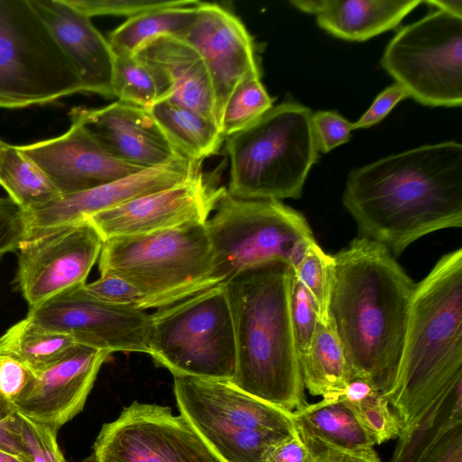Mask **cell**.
<instances>
[{"mask_svg": "<svg viewBox=\"0 0 462 462\" xmlns=\"http://www.w3.org/2000/svg\"><path fill=\"white\" fill-rule=\"evenodd\" d=\"M312 457V452L296 432L273 445L264 462H311Z\"/></svg>", "mask_w": 462, "mask_h": 462, "instance_id": "obj_44", "label": "cell"}, {"mask_svg": "<svg viewBox=\"0 0 462 462\" xmlns=\"http://www.w3.org/2000/svg\"><path fill=\"white\" fill-rule=\"evenodd\" d=\"M226 188L216 173L202 171L188 180L147 194L85 220L103 241L113 237L150 234L206 222Z\"/></svg>", "mask_w": 462, "mask_h": 462, "instance_id": "obj_15", "label": "cell"}, {"mask_svg": "<svg viewBox=\"0 0 462 462\" xmlns=\"http://www.w3.org/2000/svg\"><path fill=\"white\" fill-rule=\"evenodd\" d=\"M202 162L178 156L109 183L63 195L37 210L22 212L24 236L78 223L136 198L184 182L202 171Z\"/></svg>", "mask_w": 462, "mask_h": 462, "instance_id": "obj_16", "label": "cell"}, {"mask_svg": "<svg viewBox=\"0 0 462 462\" xmlns=\"http://www.w3.org/2000/svg\"><path fill=\"white\" fill-rule=\"evenodd\" d=\"M111 354L78 344L47 368L33 372L14 410L25 418L58 430L79 413L103 363Z\"/></svg>", "mask_w": 462, "mask_h": 462, "instance_id": "obj_18", "label": "cell"}, {"mask_svg": "<svg viewBox=\"0 0 462 462\" xmlns=\"http://www.w3.org/2000/svg\"><path fill=\"white\" fill-rule=\"evenodd\" d=\"M54 39L75 66L84 92L114 97L115 55L91 18L67 0H31Z\"/></svg>", "mask_w": 462, "mask_h": 462, "instance_id": "obj_21", "label": "cell"}, {"mask_svg": "<svg viewBox=\"0 0 462 462\" xmlns=\"http://www.w3.org/2000/svg\"><path fill=\"white\" fill-rule=\"evenodd\" d=\"M296 431L310 451L374 449L375 442L339 398H323L291 411Z\"/></svg>", "mask_w": 462, "mask_h": 462, "instance_id": "obj_25", "label": "cell"}, {"mask_svg": "<svg viewBox=\"0 0 462 462\" xmlns=\"http://www.w3.org/2000/svg\"><path fill=\"white\" fill-rule=\"evenodd\" d=\"M72 6L91 18L100 15L131 18L146 12L180 5H196V0H67Z\"/></svg>", "mask_w": 462, "mask_h": 462, "instance_id": "obj_36", "label": "cell"}, {"mask_svg": "<svg viewBox=\"0 0 462 462\" xmlns=\"http://www.w3.org/2000/svg\"><path fill=\"white\" fill-rule=\"evenodd\" d=\"M27 317L71 337L78 344L114 352L150 353L151 315L144 310L97 300L83 285L31 307Z\"/></svg>", "mask_w": 462, "mask_h": 462, "instance_id": "obj_14", "label": "cell"}, {"mask_svg": "<svg viewBox=\"0 0 462 462\" xmlns=\"http://www.w3.org/2000/svg\"><path fill=\"white\" fill-rule=\"evenodd\" d=\"M333 256L329 319L350 375L385 395L399 372L415 283L383 245L364 236Z\"/></svg>", "mask_w": 462, "mask_h": 462, "instance_id": "obj_2", "label": "cell"}, {"mask_svg": "<svg viewBox=\"0 0 462 462\" xmlns=\"http://www.w3.org/2000/svg\"><path fill=\"white\" fill-rule=\"evenodd\" d=\"M311 116L309 107L285 101L226 137L230 162L226 192L245 199L300 198L319 159Z\"/></svg>", "mask_w": 462, "mask_h": 462, "instance_id": "obj_5", "label": "cell"}, {"mask_svg": "<svg viewBox=\"0 0 462 462\" xmlns=\"http://www.w3.org/2000/svg\"><path fill=\"white\" fill-rule=\"evenodd\" d=\"M104 241L88 220L24 236L16 283L29 307L84 285Z\"/></svg>", "mask_w": 462, "mask_h": 462, "instance_id": "obj_13", "label": "cell"}, {"mask_svg": "<svg viewBox=\"0 0 462 462\" xmlns=\"http://www.w3.org/2000/svg\"><path fill=\"white\" fill-rule=\"evenodd\" d=\"M114 55V97L147 110L165 99L166 88L153 68L135 55Z\"/></svg>", "mask_w": 462, "mask_h": 462, "instance_id": "obj_31", "label": "cell"}, {"mask_svg": "<svg viewBox=\"0 0 462 462\" xmlns=\"http://www.w3.org/2000/svg\"><path fill=\"white\" fill-rule=\"evenodd\" d=\"M273 100L261 81V71L248 74L225 106L220 124L225 139L256 122L273 106Z\"/></svg>", "mask_w": 462, "mask_h": 462, "instance_id": "obj_32", "label": "cell"}, {"mask_svg": "<svg viewBox=\"0 0 462 462\" xmlns=\"http://www.w3.org/2000/svg\"><path fill=\"white\" fill-rule=\"evenodd\" d=\"M206 222L107 239L99 255L100 274L120 277L134 286L143 297V310L164 308L208 290L214 255Z\"/></svg>", "mask_w": 462, "mask_h": 462, "instance_id": "obj_6", "label": "cell"}, {"mask_svg": "<svg viewBox=\"0 0 462 462\" xmlns=\"http://www.w3.org/2000/svg\"><path fill=\"white\" fill-rule=\"evenodd\" d=\"M289 304L291 327L299 360L309 351L318 324L317 304L291 266Z\"/></svg>", "mask_w": 462, "mask_h": 462, "instance_id": "obj_35", "label": "cell"}, {"mask_svg": "<svg viewBox=\"0 0 462 462\" xmlns=\"http://www.w3.org/2000/svg\"><path fill=\"white\" fill-rule=\"evenodd\" d=\"M407 97L409 94L405 88L395 82L382 91L366 112L357 121L352 123L353 130L367 128L378 124L401 100Z\"/></svg>", "mask_w": 462, "mask_h": 462, "instance_id": "obj_42", "label": "cell"}, {"mask_svg": "<svg viewBox=\"0 0 462 462\" xmlns=\"http://www.w3.org/2000/svg\"><path fill=\"white\" fill-rule=\"evenodd\" d=\"M398 438L389 462H462V375Z\"/></svg>", "mask_w": 462, "mask_h": 462, "instance_id": "obj_22", "label": "cell"}, {"mask_svg": "<svg viewBox=\"0 0 462 462\" xmlns=\"http://www.w3.org/2000/svg\"><path fill=\"white\" fill-rule=\"evenodd\" d=\"M291 266L272 261L224 282L236 341L232 380L243 392L283 410L306 403L290 315Z\"/></svg>", "mask_w": 462, "mask_h": 462, "instance_id": "obj_3", "label": "cell"}, {"mask_svg": "<svg viewBox=\"0 0 462 462\" xmlns=\"http://www.w3.org/2000/svg\"><path fill=\"white\" fill-rule=\"evenodd\" d=\"M462 375V249L443 255L415 284L404 347L384 396L402 430Z\"/></svg>", "mask_w": 462, "mask_h": 462, "instance_id": "obj_4", "label": "cell"}, {"mask_svg": "<svg viewBox=\"0 0 462 462\" xmlns=\"http://www.w3.org/2000/svg\"><path fill=\"white\" fill-rule=\"evenodd\" d=\"M304 387L323 398L339 394L351 375L345 352L331 319L319 323L308 353L300 359Z\"/></svg>", "mask_w": 462, "mask_h": 462, "instance_id": "obj_27", "label": "cell"}, {"mask_svg": "<svg viewBox=\"0 0 462 462\" xmlns=\"http://www.w3.org/2000/svg\"><path fill=\"white\" fill-rule=\"evenodd\" d=\"M84 92L79 75L31 0H0V107Z\"/></svg>", "mask_w": 462, "mask_h": 462, "instance_id": "obj_10", "label": "cell"}, {"mask_svg": "<svg viewBox=\"0 0 462 462\" xmlns=\"http://www.w3.org/2000/svg\"><path fill=\"white\" fill-rule=\"evenodd\" d=\"M32 376L33 372L18 360L0 356V402L14 410Z\"/></svg>", "mask_w": 462, "mask_h": 462, "instance_id": "obj_40", "label": "cell"}, {"mask_svg": "<svg viewBox=\"0 0 462 462\" xmlns=\"http://www.w3.org/2000/svg\"><path fill=\"white\" fill-rule=\"evenodd\" d=\"M0 185L23 213L37 210L62 195L18 146L0 139Z\"/></svg>", "mask_w": 462, "mask_h": 462, "instance_id": "obj_29", "label": "cell"}, {"mask_svg": "<svg viewBox=\"0 0 462 462\" xmlns=\"http://www.w3.org/2000/svg\"><path fill=\"white\" fill-rule=\"evenodd\" d=\"M297 276L313 297L320 323L329 321V302L335 280V260L316 241L306 250L294 268Z\"/></svg>", "mask_w": 462, "mask_h": 462, "instance_id": "obj_33", "label": "cell"}, {"mask_svg": "<svg viewBox=\"0 0 462 462\" xmlns=\"http://www.w3.org/2000/svg\"><path fill=\"white\" fill-rule=\"evenodd\" d=\"M149 347L174 376L231 381L236 341L224 283L152 313Z\"/></svg>", "mask_w": 462, "mask_h": 462, "instance_id": "obj_9", "label": "cell"}, {"mask_svg": "<svg viewBox=\"0 0 462 462\" xmlns=\"http://www.w3.org/2000/svg\"><path fill=\"white\" fill-rule=\"evenodd\" d=\"M343 204L361 236L399 255L417 239L462 226V144L422 145L353 170Z\"/></svg>", "mask_w": 462, "mask_h": 462, "instance_id": "obj_1", "label": "cell"}, {"mask_svg": "<svg viewBox=\"0 0 462 462\" xmlns=\"http://www.w3.org/2000/svg\"><path fill=\"white\" fill-rule=\"evenodd\" d=\"M422 3H427L428 5H433L439 11L462 17L461 0H427L422 1Z\"/></svg>", "mask_w": 462, "mask_h": 462, "instance_id": "obj_46", "label": "cell"}, {"mask_svg": "<svg viewBox=\"0 0 462 462\" xmlns=\"http://www.w3.org/2000/svg\"><path fill=\"white\" fill-rule=\"evenodd\" d=\"M181 414L222 462H264L296 433L291 411L255 398L230 381L174 376Z\"/></svg>", "mask_w": 462, "mask_h": 462, "instance_id": "obj_7", "label": "cell"}, {"mask_svg": "<svg viewBox=\"0 0 462 462\" xmlns=\"http://www.w3.org/2000/svg\"><path fill=\"white\" fill-rule=\"evenodd\" d=\"M196 15L197 5L146 12L128 18L109 34L107 41L114 54L135 55L152 40L180 35L192 24Z\"/></svg>", "mask_w": 462, "mask_h": 462, "instance_id": "obj_30", "label": "cell"}, {"mask_svg": "<svg viewBox=\"0 0 462 462\" xmlns=\"http://www.w3.org/2000/svg\"><path fill=\"white\" fill-rule=\"evenodd\" d=\"M91 462H222L171 408L132 402L103 425Z\"/></svg>", "mask_w": 462, "mask_h": 462, "instance_id": "obj_12", "label": "cell"}, {"mask_svg": "<svg viewBox=\"0 0 462 462\" xmlns=\"http://www.w3.org/2000/svg\"><path fill=\"white\" fill-rule=\"evenodd\" d=\"M345 403L355 413L375 445L400 436L401 421L395 412L391 411L388 400L377 390L374 389L360 399Z\"/></svg>", "mask_w": 462, "mask_h": 462, "instance_id": "obj_34", "label": "cell"}, {"mask_svg": "<svg viewBox=\"0 0 462 462\" xmlns=\"http://www.w3.org/2000/svg\"><path fill=\"white\" fill-rule=\"evenodd\" d=\"M0 449L28 462L29 457L20 436L16 411L0 402Z\"/></svg>", "mask_w": 462, "mask_h": 462, "instance_id": "obj_43", "label": "cell"}, {"mask_svg": "<svg viewBox=\"0 0 462 462\" xmlns=\"http://www.w3.org/2000/svg\"><path fill=\"white\" fill-rule=\"evenodd\" d=\"M311 123L319 152H328L351 137L352 122L335 111L312 113Z\"/></svg>", "mask_w": 462, "mask_h": 462, "instance_id": "obj_39", "label": "cell"}, {"mask_svg": "<svg viewBox=\"0 0 462 462\" xmlns=\"http://www.w3.org/2000/svg\"><path fill=\"white\" fill-rule=\"evenodd\" d=\"M0 462H25L21 458L0 449Z\"/></svg>", "mask_w": 462, "mask_h": 462, "instance_id": "obj_47", "label": "cell"}, {"mask_svg": "<svg viewBox=\"0 0 462 462\" xmlns=\"http://www.w3.org/2000/svg\"><path fill=\"white\" fill-rule=\"evenodd\" d=\"M77 345L69 335L49 329L26 316L0 337V356L14 358L38 372L61 360Z\"/></svg>", "mask_w": 462, "mask_h": 462, "instance_id": "obj_28", "label": "cell"}, {"mask_svg": "<svg viewBox=\"0 0 462 462\" xmlns=\"http://www.w3.org/2000/svg\"><path fill=\"white\" fill-rule=\"evenodd\" d=\"M18 147L62 196L90 189L144 170L116 160L82 126L72 123L60 136Z\"/></svg>", "mask_w": 462, "mask_h": 462, "instance_id": "obj_19", "label": "cell"}, {"mask_svg": "<svg viewBox=\"0 0 462 462\" xmlns=\"http://www.w3.org/2000/svg\"><path fill=\"white\" fill-rule=\"evenodd\" d=\"M23 235L22 211L9 198H0V259L16 251Z\"/></svg>", "mask_w": 462, "mask_h": 462, "instance_id": "obj_41", "label": "cell"}, {"mask_svg": "<svg viewBox=\"0 0 462 462\" xmlns=\"http://www.w3.org/2000/svg\"><path fill=\"white\" fill-rule=\"evenodd\" d=\"M311 452L313 454L311 462H381L374 449L351 452L322 448Z\"/></svg>", "mask_w": 462, "mask_h": 462, "instance_id": "obj_45", "label": "cell"}, {"mask_svg": "<svg viewBox=\"0 0 462 462\" xmlns=\"http://www.w3.org/2000/svg\"><path fill=\"white\" fill-rule=\"evenodd\" d=\"M16 419L28 462H65L57 442V432L17 412Z\"/></svg>", "mask_w": 462, "mask_h": 462, "instance_id": "obj_37", "label": "cell"}, {"mask_svg": "<svg viewBox=\"0 0 462 462\" xmlns=\"http://www.w3.org/2000/svg\"><path fill=\"white\" fill-rule=\"evenodd\" d=\"M206 228L214 255L208 289L248 267L282 261L296 268L315 241L306 218L273 199H245L226 189Z\"/></svg>", "mask_w": 462, "mask_h": 462, "instance_id": "obj_8", "label": "cell"}, {"mask_svg": "<svg viewBox=\"0 0 462 462\" xmlns=\"http://www.w3.org/2000/svg\"><path fill=\"white\" fill-rule=\"evenodd\" d=\"M177 37L190 44L207 66L220 127L233 90L248 74L260 71L253 39L232 12L217 4L202 2L197 5L192 24Z\"/></svg>", "mask_w": 462, "mask_h": 462, "instance_id": "obj_17", "label": "cell"}, {"mask_svg": "<svg viewBox=\"0 0 462 462\" xmlns=\"http://www.w3.org/2000/svg\"><path fill=\"white\" fill-rule=\"evenodd\" d=\"M135 56L160 75L166 88L164 100L196 111L217 125L208 70L190 44L177 36H162L145 44Z\"/></svg>", "mask_w": 462, "mask_h": 462, "instance_id": "obj_23", "label": "cell"}, {"mask_svg": "<svg viewBox=\"0 0 462 462\" xmlns=\"http://www.w3.org/2000/svg\"><path fill=\"white\" fill-rule=\"evenodd\" d=\"M149 112L177 153L191 161L203 162L218 152L225 142L220 127L199 113L159 101Z\"/></svg>", "mask_w": 462, "mask_h": 462, "instance_id": "obj_26", "label": "cell"}, {"mask_svg": "<svg viewBox=\"0 0 462 462\" xmlns=\"http://www.w3.org/2000/svg\"><path fill=\"white\" fill-rule=\"evenodd\" d=\"M69 115L111 156L137 168L180 156L147 109L116 101L99 108L75 106Z\"/></svg>", "mask_w": 462, "mask_h": 462, "instance_id": "obj_20", "label": "cell"}, {"mask_svg": "<svg viewBox=\"0 0 462 462\" xmlns=\"http://www.w3.org/2000/svg\"><path fill=\"white\" fill-rule=\"evenodd\" d=\"M335 37L362 42L396 27L421 0H292Z\"/></svg>", "mask_w": 462, "mask_h": 462, "instance_id": "obj_24", "label": "cell"}, {"mask_svg": "<svg viewBox=\"0 0 462 462\" xmlns=\"http://www.w3.org/2000/svg\"><path fill=\"white\" fill-rule=\"evenodd\" d=\"M83 290L90 297L110 304L139 309L143 297L127 281L115 275H101L97 281L85 283Z\"/></svg>", "mask_w": 462, "mask_h": 462, "instance_id": "obj_38", "label": "cell"}, {"mask_svg": "<svg viewBox=\"0 0 462 462\" xmlns=\"http://www.w3.org/2000/svg\"><path fill=\"white\" fill-rule=\"evenodd\" d=\"M382 68L409 97L430 106L462 104V17L436 11L400 29Z\"/></svg>", "mask_w": 462, "mask_h": 462, "instance_id": "obj_11", "label": "cell"}]
</instances>
